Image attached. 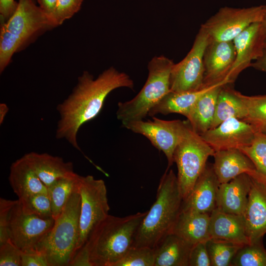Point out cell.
Returning a JSON list of instances; mask_svg holds the SVG:
<instances>
[{
    "label": "cell",
    "mask_w": 266,
    "mask_h": 266,
    "mask_svg": "<svg viewBox=\"0 0 266 266\" xmlns=\"http://www.w3.org/2000/svg\"><path fill=\"white\" fill-rule=\"evenodd\" d=\"M219 185L213 165L207 163L190 194L183 201L181 211L210 214L216 207Z\"/></svg>",
    "instance_id": "16"
},
{
    "label": "cell",
    "mask_w": 266,
    "mask_h": 266,
    "mask_svg": "<svg viewBox=\"0 0 266 266\" xmlns=\"http://www.w3.org/2000/svg\"><path fill=\"white\" fill-rule=\"evenodd\" d=\"M147 213L123 217L108 214L91 231L85 245L92 266H113L133 246L138 229Z\"/></svg>",
    "instance_id": "3"
},
{
    "label": "cell",
    "mask_w": 266,
    "mask_h": 266,
    "mask_svg": "<svg viewBox=\"0 0 266 266\" xmlns=\"http://www.w3.org/2000/svg\"><path fill=\"white\" fill-rule=\"evenodd\" d=\"M189 266H211L206 242L193 245L190 255Z\"/></svg>",
    "instance_id": "38"
},
{
    "label": "cell",
    "mask_w": 266,
    "mask_h": 266,
    "mask_svg": "<svg viewBox=\"0 0 266 266\" xmlns=\"http://www.w3.org/2000/svg\"><path fill=\"white\" fill-rule=\"evenodd\" d=\"M81 200L78 190L71 196L38 251L44 253L50 266H68L76 252L80 236Z\"/></svg>",
    "instance_id": "6"
},
{
    "label": "cell",
    "mask_w": 266,
    "mask_h": 266,
    "mask_svg": "<svg viewBox=\"0 0 266 266\" xmlns=\"http://www.w3.org/2000/svg\"><path fill=\"white\" fill-rule=\"evenodd\" d=\"M23 213L42 219L53 218L48 193H39L18 199Z\"/></svg>",
    "instance_id": "31"
},
{
    "label": "cell",
    "mask_w": 266,
    "mask_h": 266,
    "mask_svg": "<svg viewBox=\"0 0 266 266\" xmlns=\"http://www.w3.org/2000/svg\"><path fill=\"white\" fill-rule=\"evenodd\" d=\"M262 22L264 25L265 30H266V5H264V13Z\"/></svg>",
    "instance_id": "45"
},
{
    "label": "cell",
    "mask_w": 266,
    "mask_h": 266,
    "mask_svg": "<svg viewBox=\"0 0 266 266\" xmlns=\"http://www.w3.org/2000/svg\"><path fill=\"white\" fill-rule=\"evenodd\" d=\"M251 66L257 70L266 72V50L260 58L252 63Z\"/></svg>",
    "instance_id": "43"
},
{
    "label": "cell",
    "mask_w": 266,
    "mask_h": 266,
    "mask_svg": "<svg viewBox=\"0 0 266 266\" xmlns=\"http://www.w3.org/2000/svg\"><path fill=\"white\" fill-rule=\"evenodd\" d=\"M187 124L188 120H165L154 116L151 120L134 121L122 125L132 132L145 136L156 148L162 151L167 160L166 169H169L174 163L175 149Z\"/></svg>",
    "instance_id": "11"
},
{
    "label": "cell",
    "mask_w": 266,
    "mask_h": 266,
    "mask_svg": "<svg viewBox=\"0 0 266 266\" xmlns=\"http://www.w3.org/2000/svg\"><path fill=\"white\" fill-rule=\"evenodd\" d=\"M214 150L192 128L189 121L173 155L178 169L177 180L183 200L192 191Z\"/></svg>",
    "instance_id": "7"
},
{
    "label": "cell",
    "mask_w": 266,
    "mask_h": 266,
    "mask_svg": "<svg viewBox=\"0 0 266 266\" xmlns=\"http://www.w3.org/2000/svg\"><path fill=\"white\" fill-rule=\"evenodd\" d=\"M39 7L56 25L54 16L58 0H37Z\"/></svg>",
    "instance_id": "42"
},
{
    "label": "cell",
    "mask_w": 266,
    "mask_h": 266,
    "mask_svg": "<svg viewBox=\"0 0 266 266\" xmlns=\"http://www.w3.org/2000/svg\"><path fill=\"white\" fill-rule=\"evenodd\" d=\"M242 216L250 243L262 242L266 233V186L252 177L248 203Z\"/></svg>",
    "instance_id": "17"
},
{
    "label": "cell",
    "mask_w": 266,
    "mask_h": 266,
    "mask_svg": "<svg viewBox=\"0 0 266 266\" xmlns=\"http://www.w3.org/2000/svg\"><path fill=\"white\" fill-rule=\"evenodd\" d=\"M236 58L234 43L209 39L203 54L204 77L202 88L227 82Z\"/></svg>",
    "instance_id": "14"
},
{
    "label": "cell",
    "mask_w": 266,
    "mask_h": 266,
    "mask_svg": "<svg viewBox=\"0 0 266 266\" xmlns=\"http://www.w3.org/2000/svg\"><path fill=\"white\" fill-rule=\"evenodd\" d=\"M84 0H58L54 16L57 26L72 17L80 9Z\"/></svg>",
    "instance_id": "35"
},
{
    "label": "cell",
    "mask_w": 266,
    "mask_h": 266,
    "mask_svg": "<svg viewBox=\"0 0 266 266\" xmlns=\"http://www.w3.org/2000/svg\"><path fill=\"white\" fill-rule=\"evenodd\" d=\"M236 92L246 108V115L242 120L252 126L257 132L266 135V95L250 96Z\"/></svg>",
    "instance_id": "29"
},
{
    "label": "cell",
    "mask_w": 266,
    "mask_h": 266,
    "mask_svg": "<svg viewBox=\"0 0 266 266\" xmlns=\"http://www.w3.org/2000/svg\"><path fill=\"white\" fill-rule=\"evenodd\" d=\"M213 157V168L220 184L228 182L243 173L262 183L253 162L240 149L216 151Z\"/></svg>",
    "instance_id": "18"
},
{
    "label": "cell",
    "mask_w": 266,
    "mask_h": 266,
    "mask_svg": "<svg viewBox=\"0 0 266 266\" xmlns=\"http://www.w3.org/2000/svg\"><path fill=\"white\" fill-rule=\"evenodd\" d=\"M193 245L173 233L168 234L154 249V266H189Z\"/></svg>",
    "instance_id": "23"
},
{
    "label": "cell",
    "mask_w": 266,
    "mask_h": 266,
    "mask_svg": "<svg viewBox=\"0 0 266 266\" xmlns=\"http://www.w3.org/2000/svg\"><path fill=\"white\" fill-rule=\"evenodd\" d=\"M210 239L233 242L241 245L250 243L242 215L215 208L210 214Z\"/></svg>",
    "instance_id": "20"
},
{
    "label": "cell",
    "mask_w": 266,
    "mask_h": 266,
    "mask_svg": "<svg viewBox=\"0 0 266 266\" xmlns=\"http://www.w3.org/2000/svg\"><path fill=\"white\" fill-rule=\"evenodd\" d=\"M174 64L164 55L155 56L149 62L148 77L142 89L132 99L118 103L116 116L122 124L143 120L170 91V77Z\"/></svg>",
    "instance_id": "5"
},
{
    "label": "cell",
    "mask_w": 266,
    "mask_h": 266,
    "mask_svg": "<svg viewBox=\"0 0 266 266\" xmlns=\"http://www.w3.org/2000/svg\"><path fill=\"white\" fill-rule=\"evenodd\" d=\"M154 249L133 246L113 266H154Z\"/></svg>",
    "instance_id": "34"
},
{
    "label": "cell",
    "mask_w": 266,
    "mask_h": 266,
    "mask_svg": "<svg viewBox=\"0 0 266 266\" xmlns=\"http://www.w3.org/2000/svg\"><path fill=\"white\" fill-rule=\"evenodd\" d=\"M240 150L253 162L266 186V135L257 132L252 143Z\"/></svg>",
    "instance_id": "32"
},
{
    "label": "cell",
    "mask_w": 266,
    "mask_h": 266,
    "mask_svg": "<svg viewBox=\"0 0 266 266\" xmlns=\"http://www.w3.org/2000/svg\"><path fill=\"white\" fill-rule=\"evenodd\" d=\"M208 41L207 34L200 28L190 51L172 68L170 77L171 91L189 92L203 88V58Z\"/></svg>",
    "instance_id": "12"
},
{
    "label": "cell",
    "mask_w": 266,
    "mask_h": 266,
    "mask_svg": "<svg viewBox=\"0 0 266 266\" xmlns=\"http://www.w3.org/2000/svg\"><path fill=\"white\" fill-rule=\"evenodd\" d=\"M231 85L223 86L219 92L214 117L210 129L216 127L229 118L234 117L243 120L246 115L245 105Z\"/></svg>",
    "instance_id": "27"
},
{
    "label": "cell",
    "mask_w": 266,
    "mask_h": 266,
    "mask_svg": "<svg viewBox=\"0 0 266 266\" xmlns=\"http://www.w3.org/2000/svg\"><path fill=\"white\" fill-rule=\"evenodd\" d=\"M22 251L9 239L0 245V266H21Z\"/></svg>",
    "instance_id": "36"
},
{
    "label": "cell",
    "mask_w": 266,
    "mask_h": 266,
    "mask_svg": "<svg viewBox=\"0 0 266 266\" xmlns=\"http://www.w3.org/2000/svg\"><path fill=\"white\" fill-rule=\"evenodd\" d=\"M216 85L194 91L176 92L170 91L150 110L148 116L153 117L158 114L166 115L177 113L186 117L197 100Z\"/></svg>",
    "instance_id": "26"
},
{
    "label": "cell",
    "mask_w": 266,
    "mask_h": 266,
    "mask_svg": "<svg viewBox=\"0 0 266 266\" xmlns=\"http://www.w3.org/2000/svg\"><path fill=\"white\" fill-rule=\"evenodd\" d=\"M243 245L210 239L206 242L211 266H229L238 250Z\"/></svg>",
    "instance_id": "30"
},
{
    "label": "cell",
    "mask_w": 266,
    "mask_h": 266,
    "mask_svg": "<svg viewBox=\"0 0 266 266\" xmlns=\"http://www.w3.org/2000/svg\"><path fill=\"white\" fill-rule=\"evenodd\" d=\"M80 175L78 174L58 180L47 188L52 215L56 219L73 193L78 190Z\"/></svg>",
    "instance_id": "28"
},
{
    "label": "cell",
    "mask_w": 266,
    "mask_h": 266,
    "mask_svg": "<svg viewBox=\"0 0 266 266\" xmlns=\"http://www.w3.org/2000/svg\"><path fill=\"white\" fill-rule=\"evenodd\" d=\"M210 214L181 211L172 233L193 245L207 242L209 234Z\"/></svg>",
    "instance_id": "24"
},
{
    "label": "cell",
    "mask_w": 266,
    "mask_h": 266,
    "mask_svg": "<svg viewBox=\"0 0 266 266\" xmlns=\"http://www.w3.org/2000/svg\"><path fill=\"white\" fill-rule=\"evenodd\" d=\"M8 110L9 108L6 104L4 103L0 104V125L2 124Z\"/></svg>",
    "instance_id": "44"
},
{
    "label": "cell",
    "mask_w": 266,
    "mask_h": 266,
    "mask_svg": "<svg viewBox=\"0 0 266 266\" xmlns=\"http://www.w3.org/2000/svg\"><path fill=\"white\" fill-rule=\"evenodd\" d=\"M257 131L250 124L236 118H229L200 135L215 152L241 148L253 142Z\"/></svg>",
    "instance_id": "13"
},
{
    "label": "cell",
    "mask_w": 266,
    "mask_h": 266,
    "mask_svg": "<svg viewBox=\"0 0 266 266\" xmlns=\"http://www.w3.org/2000/svg\"><path fill=\"white\" fill-rule=\"evenodd\" d=\"M183 201L177 176L173 170L166 169L161 178L156 200L140 223L133 246L155 249L172 233Z\"/></svg>",
    "instance_id": "2"
},
{
    "label": "cell",
    "mask_w": 266,
    "mask_h": 266,
    "mask_svg": "<svg viewBox=\"0 0 266 266\" xmlns=\"http://www.w3.org/2000/svg\"><path fill=\"white\" fill-rule=\"evenodd\" d=\"M21 266H50L46 255L40 251L24 253L21 254Z\"/></svg>",
    "instance_id": "39"
},
{
    "label": "cell",
    "mask_w": 266,
    "mask_h": 266,
    "mask_svg": "<svg viewBox=\"0 0 266 266\" xmlns=\"http://www.w3.org/2000/svg\"><path fill=\"white\" fill-rule=\"evenodd\" d=\"M251 177L241 174L228 182L220 184L216 208L229 213L242 215L248 200Z\"/></svg>",
    "instance_id": "19"
},
{
    "label": "cell",
    "mask_w": 266,
    "mask_h": 266,
    "mask_svg": "<svg viewBox=\"0 0 266 266\" xmlns=\"http://www.w3.org/2000/svg\"><path fill=\"white\" fill-rule=\"evenodd\" d=\"M68 266H92L88 249L85 245L76 251Z\"/></svg>",
    "instance_id": "40"
},
{
    "label": "cell",
    "mask_w": 266,
    "mask_h": 266,
    "mask_svg": "<svg viewBox=\"0 0 266 266\" xmlns=\"http://www.w3.org/2000/svg\"><path fill=\"white\" fill-rule=\"evenodd\" d=\"M231 266H266V251L262 242L242 246L233 258Z\"/></svg>",
    "instance_id": "33"
},
{
    "label": "cell",
    "mask_w": 266,
    "mask_h": 266,
    "mask_svg": "<svg viewBox=\"0 0 266 266\" xmlns=\"http://www.w3.org/2000/svg\"><path fill=\"white\" fill-rule=\"evenodd\" d=\"M56 27L34 0H19L12 16L0 24V72H3L13 55L26 43L42 32Z\"/></svg>",
    "instance_id": "4"
},
{
    "label": "cell",
    "mask_w": 266,
    "mask_h": 266,
    "mask_svg": "<svg viewBox=\"0 0 266 266\" xmlns=\"http://www.w3.org/2000/svg\"><path fill=\"white\" fill-rule=\"evenodd\" d=\"M18 2L15 0H0V22L5 23L15 11Z\"/></svg>",
    "instance_id": "41"
},
{
    "label": "cell",
    "mask_w": 266,
    "mask_h": 266,
    "mask_svg": "<svg viewBox=\"0 0 266 266\" xmlns=\"http://www.w3.org/2000/svg\"><path fill=\"white\" fill-rule=\"evenodd\" d=\"M133 89L134 82L126 73L111 66L96 78L88 71L78 77L68 97L57 106L59 114L56 137L65 139L81 151L77 134L81 127L95 118L101 111L107 96L119 88Z\"/></svg>",
    "instance_id": "1"
},
{
    "label": "cell",
    "mask_w": 266,
    "mask_h": 266,
    "mask_svg": "<svg viewBox=\"0 0 266 266\" xmlns=\"http://www.w3.org/2000/svg\"><path fill=\"white\" fill-rule=\"evenodd\" d=\"M10 185L18 199L39 193H48L47 188L29 165L23 156L10 167Z\"/></svg>",
    "instance_id": "22"
},
{
    "label": "cell",
    "mask_w": 266,
    "mask_h": 266,
    "mask_svg": "<svg viewBox=\"0 0 266 266\" xmlns=\"http://www.w3.org/2000/svg\"><path fill=\"white\" fill-rule=\"evenodd\" d=\"M16 200L0 198V245L9 240L8 225L11 210Z\"/></svg>",
    "instance_id": "37"
},
{
    "label": "cell",
    "mask_w": 266,
    "mask_h": 266,
    "mask_svg": "<svg viewBox=\"0 0 266 266\" xmlns=\"http://www.w3.org/2000/svg\"><path fill=\"white\" fill-rule=\"evenodd\" d=\"M24 156L47 188L58 180L76 174L74 171L73 164L65 162L61 157L34 152L27 153Z\"/></svg>",
    "instance_id": "21"
},
{
    "label": "cell",
    "mask_w": 266,
    "mask_h": 266,
    "mask_svg": "<svg viewBox=\"0 0 266 266\" xmlns=\"http://www.w3.org/2000/svg\"><path fill=\"white\" fill-rule=\"evenodd\" d=\"M228 82L219 83L204 93L195 103L186 117L192 129L201 135L210 129L219 92Z\"/></svg>",
    "instance_id": "25"
},
{
    "label": "cell",
    "mask_w": 266,
    "mask_h": 266,
    "mask_svg": "<svg viewBox=\"0 0 266 266\" xmlns=\"http://www.w3.org/2000/svg\"><path fill=\"white\" fill-rule=\"evenodd\" d=\"M266 37L262 21L251 24L233 39L236 58L228 77L232 84L243 70L251 66L252 61L264 54L266 50Z\"/></svg>",
    "instance_id": "15"
},
{
    "label": "cell",
    "mask_w": 266,
    "mask_h": 266,
    "mask_svg": "<svg viewBox=\"0 0 266 266\" xmlns=\"http://www.w3.org/2000/svg\"><path fill=\"white\" fill-rule=\"evenodd\" d=\"M54 222V218L42 219L25 214L17 200L10 213L9 239L22 252L38 251Z\"/></svg>",
    "instance_id": "10"
},
{
    "label": "cell",
    "mask_w": 266,
    "mask_h": 266,
    "mask_svg": "<svg viewBox=\"0 0 266 266\" xmlns=\"http://www.w3.org/2000/svg\"><path fill=\"white\" fill-rule=\"evenodd\" d=\"M264 5L246 8L221 7L201 25L209 39L231 41L251 24L262 21Z\"/></svg>",
    "instance_id": "9"
},
{
    "label": "cell",
    "mask_w": 266,
    "mask_h": 266,
    "mask_svg": "<svg viewBox=\"0 0 266 266\" xmlns=\"http://www.w3.org/2000/svg\"><path fill=\"white\" fill-rule=\"evenodd\" d=\"M78 190L80 196V236L76 251L86 242L91 231L109 214L107 189L102 179L80 175Z\"/></svg>",
    "instance_id": "8"
}]
</instances>
